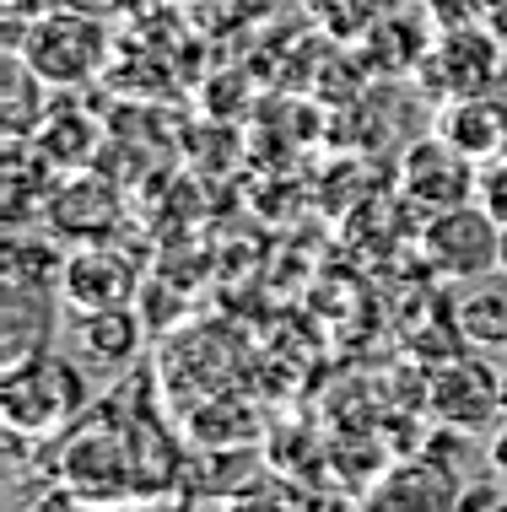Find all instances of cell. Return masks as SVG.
<instances>
[{"instance_id": "9c48e42d", "label": "cell", "mask_w": 507, "mask_h": 512, "mask_svg": "<svg viewBox=\"0 0 507 512\" xmlns=\"http://www.w3.org/2000/svg\"><path fill=\"white\" fill-rule=\"evenodd\" d=\"M49 81L22 60V54H6V81H0V124H6V141H33L49 119L44 103Z\"/></svg>"}, {"instance_id": "8fae6325", "label": "cell", "mask_w": 507, "mask_h": 512, "mask_svg": "<svg viewBox=\"0 0 507 512\" xmlns=\"http://www.w3.org/2000/svg\"><path fill=\"white\" fill-rule=\"evenodd\" d=\"M437 135H443V141H454L464 157L486 162V157H497V151L507 146V119H502V108L464 98V103H454L443 114V130H437Z\"/></svg>"}, {"instance_id": "ba28073f", "label": "cell", "mask_w": 507, "mask_h": 512, "mask_svg": "<svg viewBox=\"0 0 507 512\" xmlns=\"http://www.w3.org/2000/svg\"><path fill=\"white\" fill-rule=\"evenodd\" d=\"M76 351L87 356L92 367H103V372L130 367L135 351H141V318H135V308L81 313V318H76Z\"/></svg>"}, {"instance_id": "52a82bcc", "label": "cell", "mask_w": 507, "mask_h": 512, "mask_svg": "<svg viewBox=\"0 0 507 512\" xmlns=\"http://www.w3.org/2000/svg\"><path fill=\"white\" fill-rule=\"evenodd\" d=\"M49 232L65 243H103L108 227L119 221V200L103 178H65L60 189H49L44 200Z\"/></svg>"}, {"instance_id": "e0dca14e", "label": "cell", "mask_w": 507, "mask_h": 512, "mask_svg": "<svg viewBox=\"0 0 507 512\" xmlns=\"http://www.w3.org/2000/svg\"><path fill=\"white\" fill-rule=\"evenodd\" d=\"M497 270L507 275V221H502V243H497Z\"/></svg>"}, {"instance_id": "4fadbf2b", "label": "cell", "mask_w": 507, "mask_h": 512, "mask_svg": "<svg viewBox=\"0 0 507 512\" xmlns=\"http://www.w3.org/2000/svg\"><path fill=\"white\" fill-rule=\"evenodd\" d=\"M475 200L486 205L497 221H507V151L481 162V178H475Z\"/></svg>"}, {"instance_id": "3957f363", "label": "cell", "mask_w": 507, "mask_h": 512, "mask_svg": "<svg viewBox=\"0 0 507 512\" xmlns=\"http://www.w3.org/2000/svg\"><path fill=\"white\" fill-rule=\"evenodd\" d=\"M427 259L454 281H481L497 270V243H502V221L486 211L481 200H464L454 211H437L421 232Z\"/></svg>"}, {"instance_id": "7a4b0ae2", "label": "cell", "mask_w": 507, "mask_h": 512, "mask_svg": "<svg viewBox=\"0 0 507 512\" xmlns=\"http://www.w3.org/2000/svg\"><path fill=\"white\" fill-rule=\"evenodd\" d=\"M81 410H87V378L49 351L27 356V362H11L6 378H0V415H6V426L17 437L60 432Z\"/></svg>"}, {"instance_id": "6da1fadb", "label": "cell", "mask_w": 507, "mask_h": 512, "mask_svg": "<svg viewBox=\"0 0 507 512\" xmlns=\"http://www.w3.org/2000/svg\"><path fill=\"white\" fill-rule=\"evenodd\" d=\"M17 54L49 81V87L71 92V87H87V81H98L108 71V60H114V33H108V17L49 6L38 22H27Z\"/></svg>"}, {"instance_id": "8992f818", "label": "cell", "mask_w": 507, "mask_h": 512, "mask_svg": "<svg viewBox=\"0 0 507 512\" xmlns=\"http://www.w3.org/2000/svg\"><path fill=\"white\" fill-rule=\"evenodd\" d=\"M60 297L81 313L98 308H130L135 302V270L130 259H119L103 243H81L76 254H65V275H60Z\"/></svg>"}, {"instance_id": "30bf717a", "label": "cell", "mask_w": 507, "mask_h": 512, "mask_svg": "<svg viewBox=\"0 0 507 512\" xmlns=\"http://www.w3.org/2000/svg\"><path fill=\"white\" fill-rule=\"evenodd\" d=\"M459 491H464L459 469L432 459V464L389 469V480L373 491V502H389V507H459Z\"/></svg>"}, {"instance_id": "5b68a950", "label": "cell", "mask_w": 507, "mask_h": 512, "mask_svg": "<svg viewBox=\"0 0 507 512\" xmlns=\"http://www.w3.org/2000/svg\"><path fill=\"white\" fill-rule=\"evenodd\" d=\"M475 178H481L475 157H464V151L454 141H443V135H437V141H416L400 162L405 200L416 205V211H427V216L475 200Z\"/></svg>"}, {"instance_id": "9a60e30c", "label": "cell", "mask_w": 507, "mask_h": 512, "mask_svg": "<svg viewBox=\"0 0 507 512\" xmlns=\"http://www.w3.org/2000/svg\"><path fill=\"white\" fill-rule=\"evenodd\" d=\"M60 6H71V11H87V17H119V11L130 6V0H60Z\"/></svg>"}, {"instance_id": "7c38bea8", "label": "cell", "mask_w": 507, "mask_h": 512, "mask_svg": "<svg viewBox=\"0 0 507 512\" xmlns=\"http://www.w3.org/2000/svg\"><path fill=\"white\" fill-rule=\"evenodd\" d=\"M33 141L54 168H87V157L98 151V124L81 114H54V119H44V130Z\"/></svg>"}, {"instance_id": "277c9868", "label": "cell", "mask_w": 507, "mask_h": 512, "mask_svg": "<svg viewBox=\"0 0 507 512\" xmlns=\"http://www.w3.org/2000/svg\"><path fill=\"white\" fill-rule=\"evenodd\" d=\"M427 410L443 432L475 437L481 426H491L502 415V372L486 367L481 356H454V362H443L432 372Z\"/></svg>"}, {"instance_id": "2e32d148", "label": "cell", "mask_w": 507, "mask_h": 512, "mask_svg": "<svg viewBox=\"0 0 507 512\" xmlns=\"http://www.w3.org/2000/svg\"><path fill=\"white\" fill-rule=\"evenodd\" d=\"M486 459H491V469H497V480H502V486H507V421H502V432L491 437Z\"/></svg>"}, {"instance_id": "5bb4252c", "label": "cell", "mask_w": 507, "mask_h": 512, "mask_svg": "<svg viewBox=\"0 0 507 512\" xmlns=\"http://www.w3.org/2000/svg\"><path fill=\"white\" fill-rule=\"evenodd\" d=\"M49 6H60V0H0V17H6V54L22 49L27 22H38Z\"/></svg>"}]
</instances>
